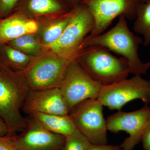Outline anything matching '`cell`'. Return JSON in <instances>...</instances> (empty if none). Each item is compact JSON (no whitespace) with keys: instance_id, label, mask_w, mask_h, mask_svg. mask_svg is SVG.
<instances>
[{"instance_id":"cell-9","label":"cell","mask_w":150,"mask_h":150,"mask_svg":"<svg viewBox=\"0 0 150 150\" xmlns=\"http://www.w3.org/2000/svg\"><path fill=\"white\" fill-rule=\"evenodd\" d=\"M102 86L94 81L73 59L59 88L70 112L76 105L84 100L97 99Z\"/></svg>"},{"instance_id":"cell-8","label":"cell","mask_w":150,"mask_h":150,"mask_svg":"<svg viewBox=\"0 0 150 150\" xmlns=\"http://www.w3.org/2000/svg\"><path fill=\"white\" fill-rule=\"evenodd\" d=\"M142 0H81L92 15L94 26L91 38L103 33L116 17L124 16L129 20L135 19L137 8Z\"/></svg>"},{"instance_id":"cell-18","label":"cell","mask_w":150,"mask_h":150,"mask_svg":"<svg viewBox=\"0 0 150 150\" xmlns=\"http://www.w3.org/2000/svg\"><path fill=\"white\" fill-rule=\"evenodd\" d=\"M6 44L33 57L39 55L44 48L43 43L36 33L24 34L11 40Z\"/></svg>"},{"instance_id":"cell-20","label":"cell","mask_w":150,"mask_h":150,"mask_svg":"<svg viewBox=\"0 0 150 150\" xmlns=\"http://www.w3.org/2000/svg\"><path fill=\"white\" fill-rule=\"evenodd\" d=\"M91 144L77 129L72 134L66 137L63 150H88Z\"/></svg>"},{"instance_id":"cell-4","label":"cell","mask_w":150,"mask_h":150,"mask_svg":"<svg viewBox=\"0 0 150 150\" xmlns=\"http://www.w3.org/2000/svg\"><path fill=\"white\" fill-rule=\"evenodd\" d=\"M72 60L59 56L50 49L44 48L21 73L30 90L59 88Z\"/></svg>"},{"instance_id":"cell-3","label":"cell","mask_w":150,"mask_h":150,"mask_svg":"<svg viewBox=\"0 0 150 150\" xmlns=\"http://www.w3.org/2000/svg\"><path fill=\"white\" fill-rule=\"evenodd\" d=\"M74 59L94 81L102 85L123 80L130 74L125 58L115 57L102 46H88L80 51Z\"/></svg>"},{"instance_id":"cell-16","label":"cell","mask_w":150,"mask_h":150,"mask_svg":"<svg viewBox=\"0 0 150 150\" xmlns=\"http://www.w3.org/2000/svg\"><path fill=\"white\" fill-rule=\"evenodd\" d=\"M29 116L48 131L65 137L72 134L77 129L74 121L70 114L59 115L35 113Z\"/></svg>"},{"instance_id":"cell-26","label":"cell","mask_w":150,"mask_h":150,"mask_svg":"<svg viewBox=\"0 0 150 150\" xmlns=\"http://www.w3.org/2000/svg\"><path fill=\"white\" fill-rule=\"evenodd\" d=\"M63 1L65 2L66 3H69L73 5V7L76 5L79 4L81 0H63Z\"/></svg>"},{"instance_id":"cell-15","label":"cell","mask_w":150,"mask_h":150,"mask_svg":"<svg viewBox=\"0 0 150 150\" xmlns=\"http://www.w3.org/2000/svg\"><path fill=\"white\" fill-rule=\"evenodd\" d=\"M69 10L67 3L63 0H21L14 11L21 12L35 20L41 17L64 13Z\"/></svg>"},{"instance_id":"cell-12","label":"cell","mask_w":150,"mask_h":150,"mask_svg":"<svg viewBox=\"0 0 150 150\" xmlns=\"http://www.w3.org/2000/svg\"><path fill=\"white\" fill-rule=\"evenodd\" d=\"M28 115L35 113L68 115L70 111L59 88L30 90L22 108Z\"/></svg>"},{"instance_id":"cell-13","label":"cell","mask_w":150,"mask_h":150,"mask_svg":"<svg viewBox=\"0 0 150 150\" xmlns=\"http://www.w3.org/2000/svg\"><path fill=\"white\" fill-rule=\"evenodd\" d=\"M38 29L37 22L21 12L15 11L0 19V45L28 33H35Z\"/></svg>"},{"instance_id":"cell-23","label":"cell","mask_w":150,"mask_h":150,"mask_svg":"<svg viewBox=\"0 0 150 150\" xmlns=\"http://www.w3.org/2000/svg\"><path fill=\"white\" fill-rule=\"evenodd\" d=\"M143 148L145 150H150V121L142 140Z\"/></svg>"},{"instance_id":"cell-2","label":"cell","mask_w":150,"mask_h":150,"mask_svg":"<svg viewBox=\"0 0 150 150\" xmlns=\"http://www.w3.org/2000/svg\"><path fill=\"white\" fill-rule=\"evenodd\" d=\"M30 90L21 73L6 68L0 70V116L7 125L10 136L21 132L25 127L26 119L21 110Z\"/></svg>"},{"instance_id":"cell-22","label":"cell","mask_w":150,"mask_h":150,"mask_svg":"<svg viewBox=\"0 0 150 150\" xmlns=\"http://www.w3.org/2000/svg\"><path fill=\"white\" fill-rule=\"evenodd\" d=\"M0 150H18L11 142L8 136L0 137Z\"/></svg>"},{"instance_id":"cell-21","label":"cell","mask_w":150,"mask_h":150,"mask_svg":"<svg viewBox=\"0 0 150 150\" xmlns=\"http://www.w3.org/2000/svg\"><path fill=\"white\" fill-rule=\"evenodd\" d=\"M20 1L0 0V19L12 13Z\"/></svg>"},{"instance_id":"cell-28","label":"cell","mask_w":150,"mask_h":150,"mask_svg":"<svg viewBox=\"0 0 150 150\" xmlns=\"http://www.w3.org/2000/svg\"><path fill=\"white\" fill-rule=\"evenodd\" d=\"M4 66H3L0 63V70L2 69H4Z\"/></svg>"},{"instance_id":"cell-25","label":"cell","mask_w":150,"mask_h":150,"mask_svg":"<svg viewBox=\"0 0 150 150\" xmlns=\"http://www.w3.org/2000/svg\"><path fill=\"white\" fill-rule=\"evenodd\" d=\"M10 135V131L8 127L3 118L0 116V137Z\"/></svg>"},{"instance_id":"cell-10","label":"cell","mask_w":150,"mask_h":150,"mask_svg":"<svg viewBox=\"0 0 150 150\" xmlns=\"http://www.w3.org/2000/svg\"><path fill=\"white\" fill-rule=\"evenodd\" d=\"M108 130L113 133L124 131L129 137L120 146L123 150H133L140 142L150 121V107L148 104L130 112L118 110L106 119Z\"/></svg>"},{"instance_id":"cell-29","label":"cell","mask_w":150,"mask_h":150,"mask_svg":"<svg viewBox=\"0 0 150 150\" xmlns=\"http://www.w3.org/2000/svg\"><path fill=\"white\" fill-rule=\"evenodd\" d=\"M146 0H142V2H144V1H146Z\"/></svg>"},{"instance_id":"cell-1","label":"cell","mask_w":150,"mask_h":150,"mask_svg":"<svg viewBox=\"0 0 150 150\" xmlns=\"http://www.w3.org/2000/svg\"><path fill=\"white\" fill-rule=\"evenodd\" d=\"M143 43V38L131 32L126 18L121 16L115 26L107 32L91 38H85L79 52L89 46L104 47L110 51L121 55L127 60L130 74L141 76L149 70L146 63L141 61L138 53L139 46Z\"/></svg>"},{"instance_id":"cell-17","label":"cell","mask_w":150,"mask_h":150,"mask_svg":"<svg viewBox=\"0 0 150 150\" xmlns=\"http://www.w3.org/2000/svg\"><path fill=\"white\" fill-rule=\"evenodd\" d=\"M34 57L28 56L9 46L0 45V63L6 69L13 71H24Z\"/></svg>"},{"instance_id":"cell-27","label":"cell","mask_w":150,"mask_h":150,"mask_svg":"<svg viewBox=\"0 0 150 150\" xmlns=\"http://www.w3.org/2000/svg\"><path fill=\"white\" fill-rule=\"evenodd\" d=\"M146 63V64L147 67L148 69H149V68H150V60L149 61V62Z\"/></svg>"},{"instance_id":"cell-11","label":"cell","mask_w":150,"mask_h":150,"mask_svg":"<svg viewBox=\"0 0 150 150\" xmlns=\"http://www.w3.org/2000/svg\"><path fill=\"white\" fill-rule=\"evenodd\" d=\"M19 135H8L18 150H63L66 137L52 133L29 116Z\"/></svg>"},{"instance_id":"cell-6","label":"cell","mask_w":150,"mask_h":150,"mask_svg":"<svg viewBox=\"0 0 150 150\" xmlns=\"http://www.w3.org/2000/svg\"><path fill=\"white\" fill-rule=\"evenodd\" d=\"M97 99L110 110H121L132 100L140 99L145 104L150 103V80L134 75L129 79L108 85H103Z\"/></svg>"},{"instance_id":"cell-5","label":"cell","mask_w":150,"mask_h":150,"mask_svg":"<svg viewBox=\"0 0 150 150\" xmlns=\"http://www.w3.org/2000/svg\"><path fill=\"white\" fill-rule=\"evenodd\" d=\"M73 16L58 40L47 48L59 56L74 59L81 44L94 26L92 15L87 8L81 4L73 7Z\"/></svg>"},{"instance_id":"cell-7","label":"cell","mask_w":150,"mask_h":150,"mask_svg":"<svg viewBox=\"0 0 150 150\" xmlns=\"http://www.w3.org/2000/svg\"><path fill=\"white\" fill-rule=\"evenodd\" d=\"M103 106L97 99H87L76 105L70 112L77 129L92 144L108 143V130Z\"/></svg>"},{"instance_id":"cell-24","label":"cell","mask_w":150,"mask_h":150,"mask_svg":"<svg viewBox=\"0 0 150 150\" xmlns=\"http://www.w3.org/2000/svg\"><path fill=\"white\" fill-rule=\"evenodd\" d=\"M88 150H123L121 146L113 145L91 144Z\"/></svg>"},{"instance_id":"cell-19","label":"cell","mask_w":150,"mask_h":150,"mask_svg":"<svg viewBox=\"0 0 150 150\" xmlns=\"http://www.w3.org/2000/svg\"><path fill=\"white\" fill-rule=\"evenodd\" d=\"M134 21L133 30L143 35V45L150 44V0H146L139 5Z\"/></svg>"},{"instance_id":"cell-14","label":"cell","mask_w":150,"mask_h":150,"mask_svg":"<svg viewBox=\"0 0 150 150\" xmlns=\"http://www.w3.org/2000/svg\"><path fill=\"white\" fill-rule=\"evenodd\" d=\"M72 8L64 13L41 17L35 19L38 29L36 33L47 48L56 42L62 35L73 16Z\"/></svg>"}]
</instances>
